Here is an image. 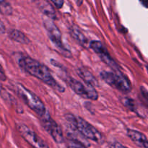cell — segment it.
I'll return each instance as SVG.
<instances>
[{"mask_svg":"<svg viewBox=\"0 0 148 148\" xmlns=\"http://www.w3.org/2000/svg\"><path fill=\"white\" fill-rule=\"evenodd\" d=\"M64 118L66 121L84 137L95 143H101L103 142V136L101 133L83 118L72 114H65Z\"/></svg>","mask_w":148,"mask_h":148,"instance_id":"obj_2","label":"cell"},{"mask_svg":"<svg viewBox=\"0 0 148 148\" xmlns=\"http://www.w3.org/2000/svg\"><path fill=\"white\" fill-rule=\"evenodd\" d=\"M14 88L17 95L32 111H34L40 117V119L49 114V112L46 109V106L36 94L26 88L21 83H16Z\"/></svg>","mask_w":148,"mask_h":148,"instance_id":"obj_3","label":"cell"},{"mask_svg":"<svg viewBox=\"0 0 148 148\" xmlns=\"http://www.w3.org/2000/svg\"><path fill=\"white\" fill-rule=\"evenodd\" d=\"M17 129L21 137L34 148H50L47 143L34 131L23 123H17Z\"/></svg>","mask_w":148,"mask_h":148,"instance_id":"obj_7","label":"cell"},{"mask_svg":"<svg viewBox=\"0 0 148 148\" xmlns=\"http://www.w3.org/2000/svg\"><path fill=\"white\" fill-rule=\"evenodd\" d=\"M90 48L91 49L94 51L98 56H100V58L101 59V60L104 62L105 64H106L108 66H109L111 69H114L115 72H119L120 71V67L118 64H117L116 62L112 59V57L111 56L110 53H108V51H107V49H106L105 46L103 45V43H101L99 40H92V41L90 43Z\"/></svg>","mask_w":148,"mask_h":148,"instance_id":"obj_9","label":"cell"},{"mask_svg":"<svg viewBox=\"0 0 148 148\" xmlns=\"http://www.w3.org/2000/svg\"><path fill=\"white\" fill-rule=\"evenodd\" d=\"M0 96L1 97V98L7 103L12 106H14L17 109H18L17 108V107H18V103H17V100L15 99V98L12 94H10L4 88H0Z\"/></svg>","mask_w":148,"mask_h":148,"instance_id":"obj_15","label":"cell"},{"mask_svg":"<svg viewBox=\"0 0 148 148\" xmlns=\"http://www.w3.org/2000/svg\"><path fill=\"white\" fill-rule=\"evenodd\" d=\"M0 13L5 16L12 14L13 8L10 2L7 1H0Z\"/></svg>","mask_w":148,"mask_h":148,"instance_id":"obj_16","label":"cell"},{"mask_svg":"<svg viewBox=\"0 0 148 148\" xmlns=\"http://www.w3.org/2000/svg\"><path fill=\"white\" fill-rule=\"evenodd\" d=\"M69 33H70L71 36L77 42L78 44L84 48L88 47V40L77 26L75 25H72L69 28Z\"/></svg>","mask_w":148,"mask_h":148,"instance_id":"obj_12","label":"cell"},{"mask_svg":"<svg viewBox=\"0 0 148 148\" xmlns=\"http://www.w3.org/2000/svg\"><path fill=\"white\" fill-rule=\"evenodd\" d=\"M65 82L77 95L82 98L92 101H96L98 99L99 95L94 87L88 84L82 83L80 81L77 80L76 79L69 76H66Z\"/></svg>","mask_w":148,"mask_h":148,"instance_id":"obj_6","label":"cell"},{"mask_svg":"<svg viewBox=\"0 0 148 148\" xmlns=\"http://www.w3.org/2000/svg\"><path fill=\"white\" fill-rule=\"evenodd\" d=\"M8 36L10 39L21 44H29L30 40L24 33L17 29H10L8 30Z\"/></svg>","mask_w":148,"mask_h":148,"instance_id":"obj_13","label":"cell"},{"mask_svg":"<svg viewBox=\"0 0 148 148\" xmlns=\"http://www.w3.org/2000/svg\"><path fill=\"white\" fill-rule=\"evenodd\" d=\"M140 92H141V95L143 99V101H144L145 105L147 106L148 108V91L144 87L142 86L140 88Z\"/></svg>","mask_w":148,"mask_h":148,"instance_id":"obj_19","label":"cell"},{"mask_svg":"<svg viewBox=\"0 0 148 148\" xmlns=\"http://www.w3.org/2000/svg\"><path fill=\"white\" fill-rule=\"evenodd\" d=\"M6 32V27L5 25H4L3 22L0 19V34H4Z\"/></svg>","mask_w":148,"mask_h":148,"instance_id":"obj_22","label":"cell"},{"mask_svg":"<svg viewBox=\"0 0 148 148\" xmlns=\"http://www.w3.org/2000/svg\"><path fill=\"white\" fill-rule=\"evenodd\" d=\"M101 77L112 88L124 92L128 93L132 90V85L128 78L121 72H107L102 71L100 73Z\"/></svg>","mask_w":148,"mask_h":148,"instance_id":"obj_4","label":"cell"},{"mask_svg":"<svg viewBox=\"0 0 148 148\" xmlns=\"http://www.w3.org/2000/svg\"><path fill=\"white\" fill-rule=\"evenodd\" d=\"M41 124L43 128L51 136L55 143L62 144L64 141L63 132L60 126L51 118L50 114H47L43 118H40Z\"/></svg>","mask_w":148,"mask_h":148,"instance_id":"obj_8","label":"cell"},{"mask_svg":"<svg viewBox=\"0 0 148 148\" xmlns=\"http://www.w3.org/2000/svg\"><path fill=\"white\" fill-rule=\"evenodd\" d=\"M112 148H128L126 146L123 145L122 144H121L120 143H118V142H116L113 144L112 145Z\"/></svg>","mask_w":148,"mask_h":148,"instance_id":"obj_23","label":"cell"},{"mask_svg":"<svg viewBox=\"0 0 148 148\" xmlns=\"http://www.w3.org/2000/svg\"><path fill=\"white\" fill-rule=\"evenodd\" d=\"M0 80L2 81V82L7 80V76H6L5 72H4L3 67L1 66V64H0Z\"/></svg>","mask_w":148,"mask_h":148,"instance_id":"obj_21","label":"cell"},{"mask_svg":"<svg viewBox=\"0 0 148 148\" xmlns=\"http://www.w3.org/2000/svg\"><path fill=\"white\" fill-rule=\"evenodd\" d=\"M15 59L18 66L29 75L40 79L58 92H64L65 91L64 87L61 85L54 79L49 69L46 65L23 53L16 55Z\"/></svg>","mask_w":148,"mask_h":148,"instance_id":"obj_1","label":"cell"},{"mask_svg":"<svg viewBox=\"0 0 148 148\" xmlns=\"http://www.w3.org/2000/svg\"><path fill=\"white\" fill-rule=\"evenodd\" d=\"M77 74L78 76L85 82V84L91 85L92 87L99 86V83L95 77L90 72L88 69H85L84 67H79L77 69Z\"/></svg>","mask_w":148,"mask_h":148,"instance_id":"obj_11","label":"cell"},{"mask_svg":"<svg viewBox=\"0 0 148 148\" xmlns=\"http://www.w3.org/2000/svg\"><path fill=\"white\" fill-rule=\"evenodd\" d=\"M43 25L47 31L49 39L57 50L65 57H72V53L62 42V33L55 23L50 19H46L43 21Z\"/></svg>","mask_w":148,"mask_h":148,"instance_id":"obj_5","label":"cell"},{"mask_svg":"<svg viewBox=\"0 0 148 148\" xmlns=\"http://www.w3.org/2000/svg\"><path fill=\"white\" fill-rule=\"evenodd\" d=\"M121 102H122V103L124 104L127 108H129L130 111H134V112L137 113V105H136V103L134 100L129 98H123L122 99H121Z\"/></svg>","mask_w":148,"mask_h":148,"instance_id":"obj_17","label":"cell"},{"mask_svg":"<svg viewBox=\"0 0 148 148\" xmlns=\"http://www.w3.org/2000/svg\"><path fill=\"white\" fill-rule=\"evenodd\" d=\"M38 7L42 11V12L45 15L47 16L49 18L51 19V20H56L57 16H56V12H55L51 2L47 1H38Z\"/></svg>","mask_w":148,"mask_h":148,"instance_id":"obj_14","label":"cell"},{"mask_svg":"<svg viewBox=\"0 0 148 148\" xmlns=\"http://www.w3.org/2000/svg\"><path fill=\"white\" fill-rule=\"evenodd\" d=\"M51 2L57 9L62 8V7H63L64 3V1H62V0H56V1H55V0H51Z\"/></svg>","mask_w":148,"mask_h":148,"instance_id":"obj_20","label":"cell"},{"mask_svg":"<svg viewBox=\"0 0 148 148\" xmlns=\"http://www.w3.org/2000/svg\"><path fill=\"white\" fill-rule=\"evenodd\" d=\"M147 71H148V65L147 66Z\"/></svg>","mask_w":148,"mask_h":148,"instance_id":"obj_24","label":"cell"},{"mask_svg":"<svg viewBox=\"0 0 148 148\" xmlns=\"http://www.w3.org/2000/svg\"><path fill=\"white\" fill-rule=\"evenodd\" d=\"M67 148H88L85 145L82 144L81 142L74 139H69L66 143Z\"/></svg>","mask_w":148,"mask_h":148,"instance_id":"obj_18","label":"cell"},{"mask_svg":"<svg viewBox=\"0 0 148 148\" xmlns=\"http://www.w3.org/2000/svg\"><path fill=\"white\" fill-rule=\"evenodd\" d=\"M127 135L137 146L141 148H148V140L143 133L134 130H127Z\"/></svg>","mask_w":148,"mask_h":148,"instance_id":"obj_10","label":"cell"}]
</instances>
